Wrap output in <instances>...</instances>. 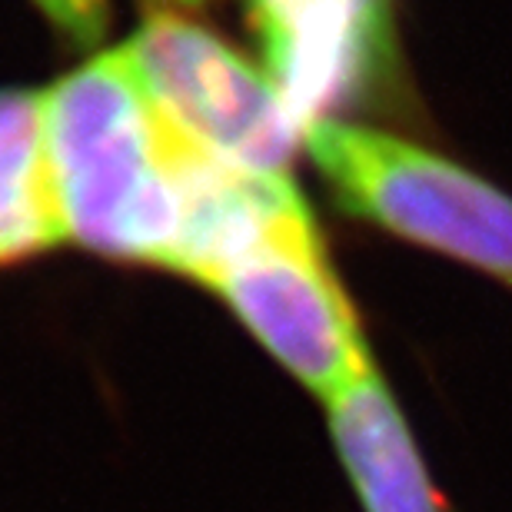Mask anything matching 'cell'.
Returning <instances> with one entry per match:
<instances>
[{"label": "cell", "instance_id": "3", "mask_svg": "<svg viewBox=\"0 0 512 512\" xmlns=\"http://www.w3.org/2000/svg\"><path fill=\"white\" fill-rule=\"evenodd\" d=\"M200 286L217 293L243 330L323 403L376 366L313 220L227 263Z\"/></svg>", "mask_w": 512, "mask_h": 512}, {"label": "cell", "instance_id": "1", "mask_svg": "<svg viewBox=\"0 0 512 512\" xmlns=\"http://www.w3.org/2000/svg\"><path fill=\"white\" fill-rule=\"evenodd\" d=\"M44 133L67 243L173 270L193 137L150 97L127 44L44 90Z\"/></svg>", "mask_w": 512, "mask_h": 512}, {"label": "cell", "instance_id": "8", "mask_svg": "<svg viewBox=\"0 0 512 512\" xmlns=\"http://www.w3.org/2000/svg\"><path fill=\"white\" fill-rule=\"evenodd\" d=\"M366 77H380L393 64V0H350Z\"/></svg>", "mask_w": 512, "mask_h": 512}, {"label": "cell", "instance_id": "6", "mask_svg": "<svg viewBox=\"0 0 512 512\" xmlns=\"http://www.w3.org/2000/svg\"><path fill=\"white\" fill-rule=\"evenodd\" d=\"M253 17L270 77L303 124L366 77L350 0H253Z\"/></svg>", "mask_w": 512, "mask_h": 512}, {"label": "cell", "instance_id": "10", "mask_svg": "<svg viewBox=\"0 0 512 512\" xmlns=\"http://www.w3.org/2000/svg\"><path fill=\"white\" fill-rule=\"evenodd\" d=\"M187 4H190V0H187Z\"/></svg>", "mask_w": 512, "mask_h": 512}, {"label": "cell", "instance_id": "7", "mask_svg": "<svg viewBox=\"0 0 512 512\" xmlns=\"http://www.w3.org/2000/svg\"><path fill=\"white\" fill-rule=\"evenodd\" d=\"M67 247L47 160L44 94L0 90V266Z\"/></svg>", "mask_w": 512, "mask_h": 512}, {"label": "cell", "instance_id": "5", "mask_svg": "<svg viewBox=\"0 0 512 512\" xmlns=\"http://www.w3.org/2000/svg\"><path fill=\"white\" fill-rule=\"evenodd\" d=\"M326 426L363 512H449L380 366L326 399Z\"/></svg>", "mask_w": 512, "mask_h": 512}, {"label": "cell", "instance_id": "4", "mask_svg": "<svg viewBox=\"0 0 512 512\" xmlns=\"http://www.w3.org/2000/svg\"><path fill=\"white\" fill-rule=\"evenodd\" d=\"M127 50L150 97L203 150L240 170L290 177L303 120L270 74L177 14H153Z\"/></svg>", "mask_w": 512, "mask_h": 512}, {"label": "cell", "instance_id": "2", "mask_svg": "<svg viewBox=\"0 0 512 512\" xmlns=\"http://www.w3.org/2000/svg\"><path fill=\"white\" fill-rule=\"evenodd\" d=\"M303 147L336 203L396 237L512 280V197L393 133L313 117Z\"/></svg>", "mask_w": 512, "mask_h": 512}, {"label": "cell", "instance_id": "9", "mask_svg": "<svg viewBox=\"0 0 512 512\" xmlns=\"http://www.w3.org/2000/svg\"><path fill=\"white\" fill-rule=\"evenodd\" d=\"M34 4L77 47H94L107 30V0H34Z\"/></svg>", "mask_w": 512, "mask_h": 512}]
</instances>
